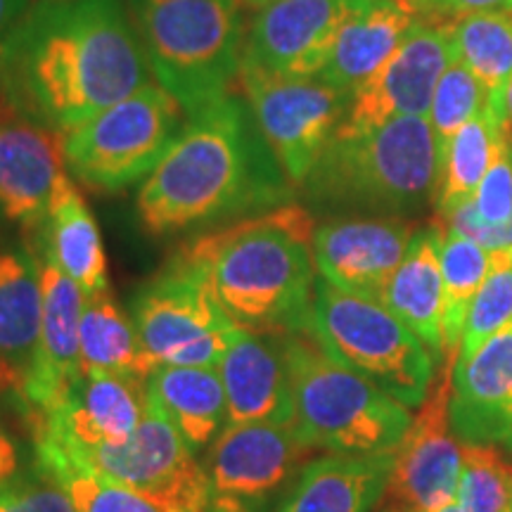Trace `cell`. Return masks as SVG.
I'll return each mask as SVG.
<instances>
[{"instance_id":"cb8c5ba5","label":"cell","mask_w":512,"mask_h":512,"mask_svg":"<svg viewBox=\"0 0 512 512\" xmlns=\"http://www.w3.org/2000/svg\"><path fill=\"white\" fill-rule=\"evenodd\" d=\"M420 22L422 15L411 0H363L339 29L330 60L318 79L354 93L399 50Z\"/></svg>"},{"instance_id":"e0dca14e","label":"cell","mask_w":512,"mask_h":512,"mask_svg":"<svg viewBox=\"0 0 512 512\" xmlns=\"http://www.w3.org/2000/svg\"><path fill=\"white\" fill-rule=\"evenodd\" d=\"M147 411V380L105 370L81 373L53 411L29 418L31 432L91 451L117 446L138 430Z\"/></svg>"},{"instance_id":"4316f807","label":"cell","mask_w":512,"mask_h":512,"mask_svg":"<svg viewBox=\"0 0 512 512\" xmlns=\"http://www.w3.org/2000/svg\"><path fill=\"white\" fill-rule=\"evenodd\" d=\"M147 403L195 453L214 444L226 427V392L216 366H157L147 377Z\"/></svg>"},{"instance_id":"9a60e30c","label":"cell","mask_w":512,"mask_h":512,"mask_svg":"<svg viewBox=\"0 0 512 512\" xmlns=\"http://www.w3.org/2000/svg\"><path fill=\"white\" fill-rule=\"evenodd\" d=\"M413 223L392 216H337L313 230L311 252L325 283L363 297H382L406 256Z\"/></svg>"},{"instance_id":"52a82bcc","label":"cell","mask_w":512,"mask_h":512,"mask_svg":"<svg viewBox=\"0 0 512 512\" xmlns=\"http://www.w3.org/2000/svg\"><path fill=\"white\" fill-rule=\"evenodd\" d=\"M309 332L332 358L403 406L420 408L430 396L437 361L380 299L344 292L318 278Z\"/></svg>"},{"instance_id":"d6a6232c","label":"cell","mask_w":512,"mask_h":512,"mask_svg":"<svg viewBox=\"0 0 512 512\" xmlns=\"http://www.w3.org/2000/svg\"><path fill=\"white\" fill-rule=\"evenodd\" d=\"M489 256V273L467 313L456 361L475 356L496 332L512 323V247L494 249Z\"/></svg>"},{"instance_id":"83f0119b","label":"cell","mask_w":512,"mask_h":512,"mask_svg":"<svg viewBox=\"0 0 512 512\" xmlns=\"http://www.w3.org/2000/svg\"><path fill=\"white\" fill-rule=\"evenodd\" d=\"M79 344L83 373L105 370V373L147 380L155 370L150 356L140 344L131 313L121 309L117 297L112 294V287L83 302Z\"/></svg>"},{"instance_id":"7402d4cb","label":"cell","mask_w":512,"mask_h":512,"mask_svg":"<svg viewBox=\"0 0 512 512\" xmlns=\"http://www.w3.org/2000/svg\"><path fill=\"white\" fill-rule=\"evenodd\" d=\"M394 451L328 453L309 460L287 486L273 512H373L387 494Z\"/></svg>"},{"instance_id":"8992f818","label":"cell","mask_w":512,"mask_h":512,"mask_svg":"<svg viewBox=\"0 0 512 512\" xmlns=\"http://www.w3.org/2000/svg\"><path fill=\"white\" fill-rule=\"evenodd\" d=\"M159 86L197 114L240 79L245 24L240 0H128Z\"/></svg>"},{"instance_id":"b9f144b4","label":"cell","mask_w":512,"mask_h":512,"mask_svg":"<svg viewBox=\"0 0 512 512\" xmlns=\"http://www.w3.org/2000/svg\"><path fill=\"white\" fill-rule=\"evenodd\" d=\"M266 3H271V0H240V5H245V8H252V10L264 8Z\"/></svg>"},{"instance_id":"d590c367","label":"cell","mask_w":512,"mask_h":512,"mask_svg":"<svg viewBox=\"0 0 512 512\" xmlns=\"http://www.w3.org/2000/svg\"><path fill=\"white\" fill-rule=\"evenodd\" d=\"M0 512H76L69 496L34 465L0 486Z\"/></svg>"},{"instance_id":"7c38bea8","label":"cell","mask_w":512,"mask_h":512,"mask_svg":"<svg viewBox=\"0 0 512 512\" xmlns=\"http://www.w3.org/2000/svg\"><path fill=\"white\" fill-rule=\"evenodd\" d=\"M456 60L451 24L422 19L399 50L351 93L335 138H354L401 117H427L441 74Z\"/></svg>"},{"instance_id":"44dd1931","label":"cell","mask_w":512,"mask_h":512,"mask_svg":"<svg viewBox=\"0 0 512 512\" xmlns=\"http://www.w3.org/2000/svg\"><path fill=\"white\" fill-rule=\"evenodd\" d=\"M216 368L226 392V427L292 422V384L283 335L238 328Z\"/></svg>"},{"instance_id":"74e56055","label":"cell","mask_w":512,"mask_h":512,"mask_svg":"<svg viewBox=\"0 0 512 512\" xmlns=\"http://www.w3.org/2000/svg\"><path fill=\"white\" fill-rule=\"evenodd\" d=\"M24 470V451L15 432L0 413V486Z\"/></svg>"},{"instance_id":"f35d334b","label":"cell","mask_w":512,"mask_h":512,"mask_svg":"<svg viewBox=\"0 0 512 512\" xmlns=\"http://www.w3.org/2000/svg\"><path fill=\"white\" fill-rule=\"evenodd\" d=\"M31 5H34L31 0H0V67H3L12 36H15L17 29L22 27Z\"/></svg>"},{"instance_id":"30bf717a","label":"cell","mask_w":512,"mask_h":512,"mask_svg":"<svg viewBox=\"0 0 512 512\" xmlns=\"http://www.w3.org/2000/svg\"><path fill=\"white\" fill-rule=\"evenodd\" d=\"M245 100L287 181L302 188L313 166L335 138L351 93L339 91L318 76L278 79L240 74Z\"/></svg>"},{"instance_id":"d4e9b609","label":"cell","mask_w":512,"mask_h":512,"mask_svg":"<svg viewBox=\"0 0 512 512\" xmlns=\"http://www.w3.org/2000/svg\"><path fill=\"white\" fill-rule=\"evenodd\" d=\"M29 247L48 256L67 278L79 285L86 299L110 290L98 221L67 171L57 181L46 221L34 233Z\"/></svg>"},{"instance_id":"ee69618b","label":"cell","mask_w":512,"mask_h":512,"mask_svg":"<svg viewBox=\"0 0 512 512\" xmlns=\"http://www.w3.org/2000/svg\"><path fill=\"white\" fill-rule=\"evenodd\" d=\"M382 512H408L403 505H389V508H384Z\"/></svg>"},{"instance_id":"d6986e66","label":"cell","mask_w":512,"mask_h":512,"mask_svg":"<svg viewBox=\"0 0 512 512\" xmlns=\"http://www.w3.org/2000/svg\"><path fill=\"white\" fill-rule=\"evenodd\" d=\"M34 256L43 287V320L34 363L17 396L27 420L53 411L83 373L79 325L86 297L48 256Z\"/></svg>"},{"instance_id":"3957f363","label":"cell","mask_w":512,"mask_h":512,"mask_svg":"<svg viewBox=\"0 0 512 512\" xmlns=\"http://www.w3.org/2000/svg\"><path fill=\"white\" fill-rule=\"evenodd\" d=\"M313 230L311 211L290 202L204 233L185 249L207 261L219 302L238 328L292 335L311 330Z\"/></svg>"},{"instance_id":"f1b7e54d","label":"cell","mask_w":512,"mask_h":512,"mask_svg":"<svg viewBox=\"0 0 512 512\" xmlns=\"http://www.w3.org/2000/svg\"><path fill=\"white\" fill-rule=\"evenodd\" d=\"M34 434L36 467L69 496L76 512H162L138 491L102 475L81 453L46 432Z\"/></svg>"},{"instance_id":"4fadbf2b","label":"cell","mask_w":512,"mask_h":512,"mask_svg":"<svg viewBox=\"0 0 512 512\" xmlns=\"http://www.w3.org/2000/svg\"><path fill=\"white\" fill-rule=\"evenodd\" d=\"M363 0H271L256 10L240 74L311 79L325 69L344 22Z\"/></svg>"},{"instance_id":"bcb514c9","label":"cell","mask_w":512,"mask_h":512,"mask_svg":"<svg viewBox=\"0 0 512 512\" xmlns=\"http://www.w3.org/2000/svg\"><path fill=\"white\" fill-rule=\"evenodd\" d=\"M510 512H512V508H510Z\"/></svg>"},{"instance_id":"484cf974","label":"cell","mask_w":512,"mask_h":512,"mask_svg":"<svg viewBox=\"0 0 512 512\" xmlns=\"http://www.w3.org/2000/svg\"><path fill=\"white\" fill-rule=\"evenodd\" d=\"M441 233L415 230L411 247L384 285L380 302L411 328L437 363L444 361L441 337Z\"/></svg>"},{"instance_id":"603a6c76","label":"cell","mask_w":512,"mask_h":512,"mask_svg":"<svg viewBox=\"0 0 512 512\" xmlns=\"http://www.w3.org/2000/svg\"><path fill=\"white\" fill-rule=\"evenodd\" d=\"M43 287L29 247L0 240V396H19L34 363Z\"/></svg>"},{"instance_id":"5b68a950","label":"cell","mask_w":512,"mask_h":512,"mask_svg":"<svg viewBox=\"0 0 512 512\" xmlns=\"http://www.w3.org/2000/svg\"><path fill=\"white\" fill-rule=\"evenodd\" d=\"M292 384V425L309 448L389 453L411 427V408L332 358L311 332L283 335Z\"/></svg>"},{"instance_id":"7a4b0ae2","label":"cell","mask_w":512,"mask_h":512,"mask_svg":"<svg viewBox=\"0 0 512 512\" xmlns=\"http://www.w3.org/2000/svg\"><path fill=\"white\" fill-rule=\"evenodd\" d=\"M292 197L294 185L261 136L249 102L226 95L190 114L140 185L136 209L147 233L164 238L266 214Z\"/></svg>"},{"instance_id":"e575fe53","label":"cell","mask_w":512,"mask_h":512,"mask_svg":"<svg viewBox=\"0 0 512 512\" xmlns=\"http://www.w3.org/2000/svg\"><path fill=\"white\" fill-rule=\"evenodd\" d=\"M486 93L482 83L475 79V74L465 67L460 60H453L441 74L437 91H434L432 107L427 119L434 131L439 145V157L444 159V152L451 138L463 128L467 121L475 119L486 107Z\"/></svg>"},{"instance_id":"ba28073f","label":"cell","mask_w":512,"mask_h":512,"mask_svg":"<svg viewBox=\"0 0 512 512\" xmlns=\"http://www.w3.org/2000/svg\"><path fill=\"white\" fill-rule=\"evenodd\" d=\"M185 124L181 102L152 81L60 136L64 166L88 188L124 190L152 174Z\"/></svg>"},{"instance_id":"7bdbcfd3","label":"cell","mask_w":512,"mask_h":512,"mask_svg":"<svg viewBox=\"0 0 512 512\" xmlns=\"http://www.w3.org/2000/svg\"><path fill=\"white\" fill-rule=\"evenodd\" d=\"M437 512H463V510H460V505L456 501H451V503H446L444 508H439Z\"/></svg>"},{"instance_id":"4dcf8cb0","label":"cell","mask_w":512,"mask_h":512,"mask_svg":"<svg viewBox=\"0 0 512 512\" xmlns=\"http://www.w3.org/2000/svg\"><path fill=\"white\" fill-rule=\"evenodd\" d=\"M456 60L475 74L486 93V105L503 119L505 86L512 76V10L475 12L451 24Z\"/></svg>"},{"instance_id":"1f68e13d","label":"cell","mask_w":512,"mask_h":512,"mask_svg":"<svg viewBox=\"0 0 512 512\" xmlns=\"http://www.w3.org/2000/svg\"><path fill=\"white\" fill-rule=\"evenodd\" d=\"M491 256L475 240L458 233L441 238V337L444 358H456L463 339L467 313L489 273Z\"/></svg>"},{"instance_id":"ffe728a7","label":"cell","mask_w":512,"mask_h":512,"mask_svg":"<svg viewBox=\"0 0 512 512\" xmlns=\"http://www.w3.org/2000/svg\"><path fill=\"white\" fill-rule=\"evenodd\" d=\"M448 418L460 444L494 446L512 456V323L475 356L453 363Z\"/></svg>"},{"instance_id":"2e32d148","label":"cell","mask_w":512,"mask_h":512,"mask_svg":"<svg viewBox=\"0 0 512 512\" xmlns=\"http://www.w3.org/2000/svg\"><path fill=\"white\" fill-rule=\"evenodd\" d=\"M311 451L292 422H247L223 427L209 446L207 467L214 496L256 505L290 484L302 456Z\"/></svg>"},{"instance_id":"ac0fdd59","label":"cell","mask_w":512,"mask_h":512,"mask_svg":"<svg viewBox=\"0 0 512 512\" xmlns=\"http://www.w3.org/2000/svg\"><path fill=\"white\" fill-rule=\"evenodd\" d=\"M62 174L60 136L0 95V221L38 233Z\"/></svg>"},{"instance_id":"836d02e7","label":"cell","mask_w":512,"mask_h":512,"mask_svg":"<svg viewBox=\"0 0 512 512\" xmlns=\"http://www.w3.org/2000/svg\"><path fill=\"white\" fill-rule=\"evenodd\" d=\"M456 503L463 512H510L512 463L494 446L463 444Z\"/></svg>"},{"instance_id":"5bb4252c","label":"cell","mask_w":512,"mask_h":512,"mask_svg":"<svg viewBox=\"0 0 512 512\" xmlns=\"http://www.w3.org/2000/svg\"><path fill=\"white\" fill-rule=\"evenodd\" d=\"M453 361L456 358H446L439 382L432 384L430 396L420 406L406 437L394 448L387 491L408 512H437L456 501L463 472V444L453 434L448 418Z\"/></svg>"},{"instance_id":"f546056e","label":"cell","mask_w":512,"mask_h":512,"mask_svg":"<svg viewBox=\"0 0 512 512\" xmlns=\"http://www.w3.org/2000/svg\"><path fill=\"white\" fill-rule=\"evenodd\" d=\"M512 140L508 119L498 117L489 105L460 128L448 143L441 159V183L437 209L444 216L470 200L486 171L496 162L498 152Z\"/></svg>"},{"instance_id":"f6af8a7d","label":"cell","mask_w":512,"mask_h":512,"mask_svg":"<svg viewBox=\"0 0 512 512\" xmlns=\"http://www.w3.org/2000/svg\"><path fill=\"white\" fill-rule=\"evenodd\" d=\"M411 3H413V5H415V8H418V12H420V5H422V3H425V0H411Z\"/></svg>"},{"instance_id":"9c48e42d","label":"cell","mask_w":512,"mask_h":512,"mask_svg":"<svg viewBox=\"0 0 512 512\" xmlns=\"http://www.w3.org/2000/svg\"><path fill=\"white\" fill-rule=\"evenodd\" d=\"M131 318L152 366H216L238 325L219 302L207 261L181 247L133 297Z\"/></svg>"},{"instance_id":"60d3db41","label":"cell","mask_w":512,"mask_h":512,"mask_svg":"<svg viewBox=\"0 0 512 512\" xmlns=\"http://www.w3.org/2000/svg\"><path fill=\"white\" fill-rule=\"evenodd\" d=\"M505 114H508V124L512 131V76H510L508 86H505Z\"/></svg>"},{"instance_id":"8d00e7d4","label":"cell","mask_w":512,"mask_h":512,"mask_svg":"<svg viewBox=\"0 0 512 512\" xmlns=\"http://www.w3.org/2000/svg\"><path fill=\"white\" fill-rule=\"evenodd\" d=\"M491 10H512V0H425L420 5L422 19L439 24H453L460 17Z\"/></svg>"},{"instance_id":"277c9868","label":"cell","mask_w":512,"mask_h":512,"mask_svg":"<svg viewBox=\"0 0 512 512\" xmlns=\"http://www.w3.org/2000/svg\"><path fill=\"white\" fill-rule=\"evenodd\" d=\"M439 145L427 117H401L354 138H332L302 190L311 214L411 219L437 204Z\"/></svg>"},{"instance_id":"8fae6325","label":"cell","mask_w":512,"mask_h":512,"mask_svg":"<svg viewBox=\"0 0 512 512\" xmlns=\"http://www.w3.org/2000/svg\"><path fill=\"white\" fill-rule=\"evenodd\" d=\"M79 453L102 475L138 491L162 512H204L214 501L207 467L150 403L138 430L124 444Z\"/></svg>"},{"instance_id":"6da1fadb","label":"cell","mask_w":512,"mask_h":512,"mask_svg":"<svg viewBox=\"0 0 512 512\" xmlns=\"http://www.w3.org/2000/svg\"><path fill=\"white\" fill-rule=\"evenodd\" d=\"M152 83L124 0H38L12 36L0 95L57 136Z\"/></svg>"},{"instance_id":"ab89813d","label":"cell","mask_w":512,"mask_h":512,"mask_svg":"<svg viewBox=\"0 0 512 512\" xmlns=\"http://www.w3.org/2000/svg\"><path fill=\"white\" fill-rule=\"evenodd\" d=\"M204 512H254V505L240 501V498L214 496V501Z\"/></svg>"}]
</instances>
